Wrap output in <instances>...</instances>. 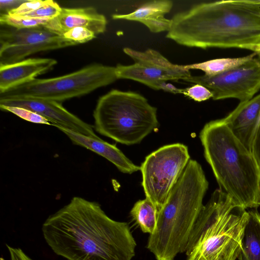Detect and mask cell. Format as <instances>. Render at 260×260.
<instances>
[{
  "mask_svg": "<svg viewBox=\"0 0 260 260\" xmlns=\"http://www.w3.org/2000/svg\"><path fill=\"white\" fill-rule=\"evenodd\" d=\"M65 134L73 144L85 147L112 162L122 173L131 174L140 170L115 145L101 139H96L77 133L69 129L57 127Z\"/></svg>",
  "mask_w": 260,
  "mask_h": 260,
  "instance_id": "17",
  "label": "cell"
},
{
  "mask_svg": "<svg viewBox=\"0 0 260 260\" xmlns=\"http://www.w3.org/2000/svg\"><path fill=\"white\" fill-rule=\"evenodd\" d=\"M182 94L198 102L213 98V94L208 88L199 84L183 88Z\"/></svg>",
  "mask_w": 260,
  "mask_h": 260,
  "instance_id": "25",
  "label": "cell"
},
{
  "mask_svg": "<svg viewBox=\"0 0 260 260\" xmlns=\"http://www.w3.org/2000/svg\"><path fill=\"white\" fill-rule=\"evenodd\" d=\"M61 10V8L57 3L52 0H48L47 4L37 10L20 16L52 19L57 17L59 15Z\"/></svg>",
  "mask_w": 260,
  "mask_h": 260,
  "instance_id": "23",
  "label": "cell"
},
{
  "mask_svg": "<svg viewBox=\"0 0 260 260\" xmlns=\"http://www.w3.org/2000/svg\"><path fill=\"white\" fill-rule=\"evenodd\" d=\"M11 260H32L19 248H14L6 245Z\"/></svg>",
  "mask_w": 260,
  "mask_h": 260,
  "instance_id": "29",
  "label": "cell"
},
{
  "mask_svg": "<svg viewBox=\"0 0 260 260\" xmlns=\"http://www.w3.org/2000/svg\"><path fill=\"white\" fill-rule=\"evenodd\" d=\"M251 152L260 168V120L253 140Z\"/></svg>",
  "mask_w": 260,
  "mask_h": 260,
  "instance_id": "28",
  "label": "cell"
},
{
  "mask_svg": "<svg viewBox=\"0 0 260 260\" xmlns=\"http://www.w3.org/2000/svg\"><path fill=\"white\" fill-rule=\"evenodd\" d=\"M256 55V53L253 52L240 57L216 58L185 65V67L188 70H201L205 73V75L213 77L241 66L253 60Z\"/></svg>",
  "mask_w": 260,
  "mask_h": 260,
  "instance_id": "19",
  "label": "cell"
},
{
  "mask_svg": "<svg viewBox=\"0 0 260 260\" xmlns=\"http://www.w3.org/2000/svg\"><path fill=\"white\" fill-rule=\"evenodd\" d=\"M0 106L18 107L30 110L46 118L52 125L92 138L100 139L92 126L64 108L60 103L33 98L0 99Z\"/></svg>",
  "mask_w": 260,
  "mask_h": 260,
  "instance_id": "12",
  "label": "cell"
},
{
  "mask_svg": "<svg viewBox=\"0 0 260 260\" xmlns=\"http://www.w3.org/2000/svg\"><path fill=\"white\" fill-rule=\"evenodd\" d=\"M107 25L106 17L93 7L61 8L59 15L51 19L47 28L62 35L70 29L81 27L97 36L105 31Z\"/></svg>",
  "mask_w": 260,
  "mask_h": 260,
  "instance_id": "14",
  "label": "cell"
},
{
  "mask_svg": "<svg viewBox=\"0 0 260 260\" xmlns=\"http://www.w3.org/2000/svg\"><path fill=\"white\" fill-rule=\"evenodd\" d=\"M208 188L201 166L190 159L157 212L155 229L149 237L147 248L156 260H174L185 252Z\"/></svg>",
  "mask_w": 260,
  "mask_h": 260,
  "instance_id": "3",
  "label": "cell"
},
{
  "mask_svg": "<svg viewBox=\"0 0 260 260\" xmlns=\"http://www.w3.org/2000/svg\"><path fill=\"white\" fill-rule=\"evenodd\" d=\"M57 61L51 58H29L0 64V93L51 70Z\"/></svg>",
  "mask_w": 260,
  "mask_h": 260,
  "instance_id": "15",
  "label": "cell"
},
{
  "mask_svg": "<svg viewBox=\"0 0 260 260\" xmlns=\"http://www.w3.org/2000/svg\"><path fill=\"white\" fill-rule=\"evenodd\" d=\"M190 160L187 147L181 143L164 146L147 156L140 167L146 198L160 210Z\"/></svg>",
  "mask_w": 260,
  "mask_h": 260,
  "instance_id": "8",
  "label": "cell"
},
{
  "mask_svg": "<svg viewBox=\"0 0 260 260\" xmlns=\"http://www.w3.org/2000/svg\"><path fill=\"white\" fill-rule=\"evenodd\" d=\"M52 251L67 260H132L136 242L125 222L110 218L97 202L74 197L42 225Z\"/></svg>",
  "mask_w": 260,
  "mask_h": 260,
  "instance_id": "1",
  "label": "cell"
},
{
  "mask_svg": "<svg viewBox=\"0 0 260 260\" xmlns=\"http://www.w3.org/2000/svg\"><path fill=\"white\" fill-rule=\"evenodd\" d=\"M62 36L65 38L70 40L77 44L87 42L96 36L92 31L81 27L70 29L64 32Z\"/></svg>",
  "mask_w": 260,
  "mask_h": 260,
  "instance_id": "24",
  "label": "cell"
},
{
  "mask_svg": "<svg viewBox=\"0 0 260 260\" xmlns=\"http://www.w3.org/2000/svg\"><path fill=\"white\" fill-rule=\"evenodd\" d=\"M136 223L143 233L152 234L155 230L157 211L154 205L147 198L137 201L130 212Z\"/></svg>",
  "mask_w": 260,
  "mask_h": 260,
  "instance_id": "20",
  "label": "cell"
},
{
  "mask_svg": "<svg viewBox=\"0 0 260 260\" xmlns=\"http://www.w3.org/2000/svg\"><path fill=\"white\" fill-rule=\"evenodd\" d=\"M200 138L219 189L244 209L257 208L260 168L252 153L222 119L206 123Z\"/></svg>",
  "mask_w": 260,
  "mask_h": 260,
  "instance_id": "4",
  "label": "cell"
},
{
  "mask_svg": "<svg viewBox=\"0 0 260 260\" xmlns=\"http://www.w3.org/2000/svg\"><path fill=\"white\" fill-rule=\"evenodd\" d=\"M250 50L256 53L260 57V44L253 46Z\"/></svg>",
  "mask_w": 260,
  "mask_h": 260,
  "instance_id": "31",
  "label": "cell"
},
{
  "mask_svg": "<svg viewBox=\"0 0 260 260\" xmlns=\"http://www.w3.org/2000/svg\"><path fill=\"white\" fill-rule=\"evenodd\" d=\"M258 206H260V187H259V191L258 199Z\"/></svg>",
  "mask_w": 260,
  "mask_h": 260,
  "instance_id": "32",
  "label": "cell"
},
{
  "mask_svg": "<svg viewBox=\"0 0 260 260\" xmlns=\"http://www.w3.org/2000/svg\"><path fill=\"white\" fill-rule=\"evenodd\" d=\"M93 116L98 133L126 145L140 143L159 125L157 109L131 91L112 89L101 96Z\"/></svg>",
  "mask_w": 260,
  "mask_h": 260,
  "instance_id": "6",
  "label": "cell"
},
{
  "mask_svg": "<svg viewBox=\"0 0 260 260\" xmlns=\"http://www.w3.org/2000/svg\"><path fill=\"white\" fill-rule=\"evenodd\" d=\"M0 31V64L18 62L44 51L78 45L62 35L45 27L16 28L2 25Z\"/></svg>",
  "mask_w": 260,
  "mask_h": 260,
  "instance_id": "9",
  "label": "cell"
},
{
  "mask_svg": "<svg viewBox=\"0 0 260 260\" xmlns=\"http://www.w3.org/2000/svg\"><path fill=\"white\" fill-rule=\"evenodd\" d=\"M48 0H27L17 9L10 12L8 14L13 15H23L34 12L48 2Z\"/></svg>",
  "mask_w": 260,
  "mask_h": 260,
  "instance_id": "26",
  "label": "cell"
},
{
  "mask_svg": "<svg viewBox=\"0 0 260 260\" xmlns=\"http://www.w3.org/2000/svg\"><path fill=\"white\" fill-rule=\"evenodd\" d=\"M27 0H1L0 15L8 14L12 11L17 9Z\"/></svg>",
  "mask_w": 260,
  "mask_h": 260,
  "instance_id": "27",
  "label": "cell"
},
{
  "mask_svg": "<svg viewBox=\"0 0 260 260\" xmlns=\"http://www.w3.org/2000/svg\"><path fill=\"white\" fill-rule=\"evenodd\" d=\"M51 19L9 14L0 15L1 25L11 26L18 29L37 27L47 28Z\"/></svg>",
  "mask_w": 260,
  "mask_h": 260,
  "instance_id": "21",
  "label": "cell"
},
{
  "mask_svg": "<svg viewBox=\"0 0 260 260\" xmlns=\"http://www.w3.org/2000/svg\"><path fill=\"white\" fill-rule=\"evenodd\" d=\"M123 51L134 63L130 65L117 64L115 68L118 79L132 80L155 89L159 82L184 81L191 76L185 65L172 63L154 49L140 51L125 47Z\"/></svg>",
  "mask_w": 260,
  "mask_h": 260,
  "instance_id": "10",
  "label": "cell"
},
{
  "mask_svg": "<svg viewBox=\"0 0 260 260\" xmlns=\"http://www.w3.org/2000/svg\"><path fill=\"white\" fill-rule=\"evenodd\" d=\"M222 119L251 152L253 140L260 120V93L250 100L240 103Z\"/></svg>",
  "mask_w": 260,
  "mask_h": 260,
  "instance_id": "13",
  "label": "cell"
},
{
  "mask_svg": "<svg viewBox=\"0 0 260 260\" xmlns=\"http://www.w3.org/2000/svg\"><path fill=\"white\" fill-rule=\"evenodd\" d=\"M171 21L166 38L182 46L250 50L260 44V5L251 0L197 4Z\"/></svg>",
  "mask_w": 260,
  "mask_h": 260,
  "instance_id": "2",
  "label": "cell"
},
{
  "mask_svg": "<svg viewBox=\"0 0 260 260\" xmlns=\"http://www.w3.org/2000/svg\"><path fill=\"white\" fill-rule=\"evenodd\" d=\"M208 88L213 100L237 99L244 102L252 99L260 90V61L253 60L229 71L213 76H192L184 80Z\"/></svg>",
  "mask_w": 260,
  "mask_h": 260,
  "instance_id": "11",
  "label": "cell"
},
{
  "mask_svg": "<svg viewBox=\"0 0 260 260\" xmlns=\"http://www.w3.org/2000/svg\"><path fill=\"white\" fill-rule=\"evenodd\" d=\"M117 79L115 67L94 63L61 76L34 79L0 93V99L33 98L61 103L109 85Z\"/></svg>",
  "mask_w": 260,
  "mask_h": 260,
  "instance_id": "7",
  "label": "cell"
},
{
  "mask_svg": "<svg viewBox=\"0 0 260 260\" xmlns=\"http://www.w3.org/2000/svg\"><path fill=\"white\" fill-rule=\"evenodd\" d=\"M155 90H162L174 94H182L183 92V89L177 88L172 84L168 83V81H162L159 83L157 85Z\"/></svg>",
  "mask_w": 260,
  "mask_h": 260,
  "instance_id": "30",
  "label": "cell"
},
{
  "mask_svg": "<svg viewBox=\"0 0 260 260\" xmlns=\"http://www.w3.org/2000/svg\"><path fill=\"white\" fill-rule=\"evenodd\" d=\"M0 108L2 111L11 112L18 117L31 122L52 125L46 118L26 108L6 106H0Z\"/></svg>",
  "mask_w": 260,
  "mask_h": 260,
  "instance_id": "22",
  "label": "cell"
},
{
  "mask_svg": "<svg viewBox=\"0 0 260 260\" xmlns=\"http://www.w3.org/2000/svg\"><path fill=\"white\" fill-rule=\"evenodd\" d=\"M248 211L220 189L204 205L189 238L187 260H236Z\"/></svg>",
  "mask_w": 260,
  "mask_h": 260,
  "instance_id": "5",
  "label": "cell"
},
{
  "mask_svg": "<svg viewBox=\"0 0 260 260\" xmlns=\"http://www.w3.org/2000/svg\"><path fill=\"white\" fill-rule=\"evenodd\" d=\"M248 213L238 260H260V213L256 208Z\"/></svg>",
  "mask_w": 260,
  "mask_h": 260,
  "instance_id": "18",
  "label": "cell"
},
{
  "mask_svg": "<svg viewBox=\"0 0 260 260\" xmlns=\"http://www.w3.org/2000/svg\"><path fill=\"white\" fill-rule=\"evenodd\" d=\"M173 3L170 0H155L146 2L128 14H113V19L139 22L154 33L168 31L171 21L165 15L171 10Z\"/></svg>",
  "mask_w": 260,
  "mask_h": 260,
  "instance_id": "16",
  "label": "cell"
}]
</instances>
